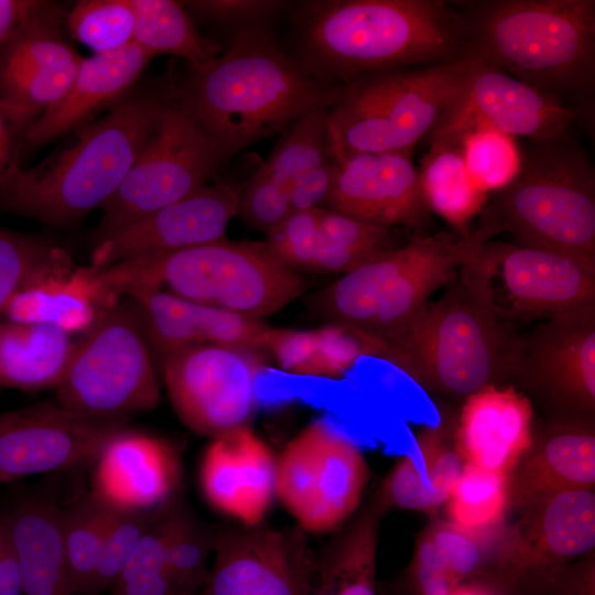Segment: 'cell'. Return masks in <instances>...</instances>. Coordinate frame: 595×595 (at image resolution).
<instances>
[{"mask_svg":"<svg viewBox=\"0 0 595 595\" xmlns=\"http://www.w3.org/2000/svg\"><path fill=\"white\" fill-rule=\"evenodd\" d=\"M289 13L291 54L328 84L470 57L451 1L313 0L293 4Z\"/></svg>","mask_w":595,"mask_h":595,"instance_id":"obj_1","label":"cell"},{"mask_svg":"<svg viewBox=\"0 0 595 595\" xmlns=\"http://www.w3.org/2000/svg\"><path fill=\"white\" fill-rule=\"evenodd\" d=\"M176 100L218 147L224 162L283 133L305 113L329 108L345 86L312 76L281 47L270 25L230 35L227 47L172 84Z\"/></svg>","mask_w":595,"mask_h":595,"instance_id":"obj_2","label":"cell"},{"mask_svg":"<svg viewBox=\"0 0 595 595\" xmlns=\"http://www.w3.org/2000/svg\"><path fill=\"white\" fill-rule=\"evenodd\" d=\"M468 55L589 115L595 93L594 0L451 1Z\"/></svg>","mask_w":595,"mask_h":595,"instance_id":"obj_3","label":"cell"},{"mask_svg":"<svg viewBox=\"0 0 595 595\" xmlns=\"http://www.w3.org/2000/svg\"><path fill=\"white\" fill-rule=\"evenodd\" d=\"M172 84L132 90L65 147L23 171L0 209L53 226L72 225L117 191L172 97Z\"/></svg>","mask_w":595,"mask_h":595,"instance_id":"obj_4","label":"cell"},{"mask_svg":"<svg viewBox=\"0 0 595 595\" xmlns=\"http://www.w3.org/2000/svg\"><path fill=\"white\" fill-rule=\"evenodd\" d=\"M476 230L570 258L595 272V169L569 130L521 147L515 178L489 195Z\"/></svg>","mask_w":595,"mask_h":595,"instance_id":"obj_5","label":"cell"},{"mask_svg":"<svg viewBox=\"0 0 595 595\" xmlns=\"http://www.w3.org/2000/svg\"><path fill=\"white\" fill-rule=\"evenodd\" d=\"M520 334L467 289L459 273L387 340L392 365L428 392L466 399L511 378Z\"/></svg>","mask_w":595,"mask_h":595,"instance_id":"obj_6","label":"cell"},{"mask_svg":"<svg viewBox=\"0 0 595 595\" xmlns=\"http://www.w3.org/2000/svg\"><path fill=\"white\" fill-rule=\"evenodd\" d=\"M100 270L120 296L134 290H164L259 320L282 310L305 291L300 273L277 259L264 241H234L226 237Z\"/></svg>","mask_w":595,"mask_h":595,"instance_id":"obj_7","label":"cell"},{"mask_svg":"<svg viewBox=\"0 0 595 595\" xmlns=\"http://www.w3.org/2000/svg\"><path fill=\"white\" fill-rule=\"evenodd\" d=\"M473 57L361 75L329 107L331 153L411 152L462 94Z\"/></svg>","mask_w":595,"mask_h":595,"instance_id":"obj_8","label":"cell"},{"mask_svg":"<svg viewBox=\"0 0 595 595\" xmlns=\"http://www.w3.org/2000/svg\"><path fill=\"white\" fill-rule=\"evenodd\" d=\"M483 242L476 229L456 239L415 235L407 245L378 253L312 295L311 306L328 323L387 339L458 273Z\"/></svg>","mask_w":595,"mask_h":595,"instance_id":"obj_9","label":"cell"},{"mask_svg":"<svg viewBox=\"0 0 595 595\" xmlns=\"http://www.w3.org/2000/svg\"><path fill=\"white\" fill-rule=\"evenodd\" d=\"M158 369L133 303L126 296L75 342L55 402L79 416L125 423L160 400Z\"/></svg>","mask_w":595,"mask_h":595,"instance_id":"obj_10","label":"cell"},{"mask_svg":"<svg viewBox=\"0 0 595 595\" xmlns=\"http://www.w3.org/2000/svg\"><path fill=\"white\" fill-rule=\"evenodd\" d=\"M458 273L474 296L511 324L595 302V272L564 256L512 242L480 244Z\"/></svg>","mask_w":595,"mask_h":595,"instance_id":"obj_11","label":"cell"},{"mask_svg":"<svg viewBox=\"0 0 595 595\" xmlns=\"http://www.w3.org/2000/svg\"><path fill=\"white\" fill-rule=\"evenodd\" d=\"M221 163L218 147L173 90L138 159L101 206L97 238L199 190Z\"/></svg>","mask_w":595,"mask_h":595,"instance_id":"obj_12","label":"cell"},{"mask_svg":"<svg viewBox=\"0 0 595 595\" xmlns=\"http://www.w3.org/2000/svg\"><path fill=\"white\" fill-rule=\"evenodd\" d=\"M368 478L360 448L325 419L309 423L275 457V496L305 532L342 528Z\"/></svg>","mask_w":595,"mask_h":595,"instance_id":"obj_13","label":"cell"},{"mask_svg":"<svg viewBox=\"0 0 595 595\" xmlns=\"http://www.w3.org/2000/svg\"><path fill=\"white\" fill-rule=\"evenodd\" d=\"M268 358L253 348L196 345L169 354L158 370L181 422L215 439L249 425L257 404L256 382Z\"/></svg>","mask_w":595,"mask_h":595,"instance_id":"obj_14","label":"cell"},{"mask_svg":"<svg viewBox=\"0 0 595 595\" xmlns=\"http://www.w3.org/2000/svg\"><path fill=\"white\" fill-rule=\"evenodd\" d=\"M510 380L531 392L552 421L594 424L595 302L520 334Z\"/></svg>","mask_w":595,"mask_h":595,"instance_id":"obj_15","label":"cell"},{"mask_svg":"<svg viewBox=\"0 0 595 595\" xmlns=\"http://www.w3.org/2000/svg\"><path fill=\"white\" fill-rule=\"evenodd\" d=\"M213 552L198 595H311L315 552L300 527L217 526Z\"/></svg>","mask_w":595,"mask_h":595,"instance_id":"obj_16","label":"cell"},{"mask_svg":"<svg viewBox=\"0 0 595 595\" xmlns=\"http://www.w3.org/2000/svg\"><path fill=\"white\" fill-rule=\"evenodd\" d=\"M126 426L79 416L57 402L0 412V484L94 464Z\"/></svg>","mask_w":595,"mask_h":595,"instance_id":"obj_17","label":"cell"},{"mask_svg":"<svg viewBox=\"0 0 595 595\" xmlns=\"http://www.w3.org/2000/svg\"><path fill=\"white\" fill-rule=\"evenodd\" d=\"M584 116L484 60L473 57L464 89L426 141L485 125L513 138L539 142L572 129Z\"/></svg>","mask_w":595,"mask_h":595,"instance_id":"obj_18","label":"cell"},{"mask_svg":"<svg viewBox=\"0 0 595 595\" xmlns=\"http://www.w3.org/2000/svg\"><path fill=\"white\" fill-rule=\"evenodd\" d=\"M240 186L204 185L188 196L100 238L90 266L104 269L151 255L170 253L225 238L237 216Z\"/></svg>","mask_w":595,"mask_h":595,"instance_id":"obj_19","label":"cell"},{"mask_svg":"<svg viewBox=\"0 0 595 595\" xmlns=\"http://www.w3.org/2000/svg\"><path fill=\"white\" fill-rule=\"evenodd\" d=\"M411 152L354 153L336 160L323 205L367 223L415 231L430 223Z\"/></svg>","mask_w":595,"mask_h":595,"instance_id":"obj_20","label":"cell"},{"mask_svg":"<svg viewBox=\"0 0 595 595\" xmlns=\"http://www.w3.org/2000/svg\"><path fill=\"white\" fill-rule=\"evenodd\" d=\"M266 246L295 272L347 273L393 248L391 228L317 207L267 232Z\"/></svg>","mask_w":595,"mask_h":595,"instance_id":"obj_21","label":"cell"},{"mask_svg":"<svg viewBox=\"0 0 595 595\" xmlns=\"http://www.w3.org/2000/svg\"><path fill=\"white\" fill-rule=\"evenodd\" d=\"M56 483L9 484L0 495V524L13 545L21 595H74L61 526Z\"/></svg>","mask_w":595,"mask_h":595,"instance_id":"obj_22","label":"cell"},{"mask_svg":"<svg viewBox=\"0 0 595 595\" xmlns=\"http://www.w3.org/2000/svg\"><path fill=\"white\" fill-rule=\"evenodd\" d=\"M93 465L90 491L111 508L154 510L183 491L175 447L129 426L108 442Z\"/></svg>","mask_w":595,"mask_h":595,"instance_id":"obj_23","label":"cell"},{"mask_svg":"<svg viewBox=\"0 0 595 595\" xmlns=\"http://www.w3.org/2000/svg\"><path fill=\"white\" fill-rule=\"evenodd\" d=\"M137 309L156 369L171 353L196 345H225L264 351L270 326L164 290L126 293Z\"/></svg>","mask_w":595,"mask_h":595,"instance_id":"obj_24","label":"cell"},{"mask_svg":"<svg viewBox=\"0 0 595 595\" xmlns=\"http://www.w3.org/2000/svg\"><path fill=\"white\" fill-rule=\"evenodd\" d=\"M328 109H314L290 126L266 161L240 186L237 216L244 223L269 232L291 216L290 198L298 182L332 156Z\"/></svg>","mask_w":595,"mask_h":595,"instance_id":"obj_25","label":"cell"},{"mask_svg":"<svg viewBox=\"0 0 595 595\" xmlns=\"http://www.w3.org/2000/svg\"><path fill=\"white\" fill-rule=\"evenodd\" d=\"M204 497L246 526L261 523L275 496V457L249 425L212 439L201 463Z\"/></svg>","mask_w":595,"mask_h":595,"instance_id":"obj_26","label":"cell"},{"mask_svg":"<svg viewBox=\"0 0 595 595\" xmlns=\"http://www.w3.org/2000/svg\"><path fill=\"white\" fill-rule=\"evenodd\" d=\"M120 298L100 269L90 264L77 267L73 262L44 270L25 281L10 298L0 317L83 336Z\"/></svg>","mask_w":595,"mask_h":595,"instance_id":"obj_27","label":"cell"},{"mask_svg":"<svg viewBox=\"0 0 595 595\" xmlns=\"http://www.w3.org/2000/svg\"><path fill=\"white\" fill-rule=\"evenodd\" d=\"M500 561L515 573L544 569L584 554L595 544V495L570 490L527 506Z\"/></svg>","mask_w":595,"mask_h":595,"instance_id":"obj_28","label":"cell"},{"mask_svg":"<svg viewBox=\"0 0 595 595\" xmlns=\"http://www.w3.org/2000/svg\"><path fill=\"white\" fill-rule=\"evenodd\" d=\"M532 407L512 385L488 386L465 399L454 440L465 463L509 474L530 447Z\"/></svg>","mask_w":595,"mask_h":595,"instance_id":"obj_29","label":"cell"},{"mask_svg":"<svg viewBox=\"0 0 595 595\" xmlns=\"http://www.w3.org/2000/svg\"><path fill=\"white\" fill-rule=\"evenodd\" d=\"M509 507H527L570 490H593L594 424L550 421L508 474Z\"/></svg>","mask_w":595,"mask_h":595,"instance_id":"obj_30","label":"cell"},{"mask_svg":"<svg viewBox=\"0 0 595 595\" xmlns=\"http://www.w3.org/2000/svg\"><path fill=\"white\" fill-rule=\"evenodd\" d=\"M154 56L134 42L113 52L80 58L66 95L39 117L25 147H40L94 120L127 97Z\"/></svg>","mask_w":595,"mask_h":595,"instance_id":"obj_31","label":"cell"},{"mask_svg":"<svg viewBox=\"0 0 595 595\" xmlns=\"http://www.w3.org/2000/svg\"><path fill=\"white\" fill-rule=\"evenodd\" d=\"M383 510L377 499L315 553L311 595H376L378 531Z\"/></svg>","mask_w":595,"mask_h":595,"instance_id":"obj_32","label":"cell"},{"mask_svg":"<svg viewBox=\"0 0 595 595\" xmlns=\"http://www.w3.org/2000/svg\"><path fill=\"white\" fill-rule=\"evenodd\" d=\"M74 346L72 336L57 328L0 317V387L54 390Z\"/></svg>","mask_w":595,"mask_h":595,"instance_id":"obj_33","label":"cell"},{"mask_svg":"<svg viewBox=\"0 0 595 595\" xmlns=\"http://www.w3.org/2000/svg\"><path fill=\"white\" fill-rule=\"evenodd\" d=\"M428 143L418 169L425 204L459 237H466L472 231V219L480 214L489 195L472 181L456 137L436 138Z\"/></svg>","mask_w":595,"mask_h":595,"instance_id":"obj_34","label":"cell"},{"mask_svg":"<svg viewBox=\"0 0 595 595\" xmlns=\"http://www.w3.org/2000/svg\"><path fill=\"white\" fill-rule=\"evenodd\" d=\"M485 541L450 520L434 522L414 551L413 574L420 593L448 595L478 570Z\"/></svg>","mask_w":595,"mask_h":595,"instance_id":"obj_35","label":"cell"},{"mask_svg":"<svg viewBox=\"0 0 595 595\" xmlns=\"http://www.w3.org/2000/svg\"><path fill=\"white\" fill-rule=\"evenodd\" d=\"M133 42L153 56L170 54L202 68L219 55L220 46L204 37L181 1L131 0Z\"/></svg>","mask_w":595,"mask_h":595,"instance_id":"obj_36","label":"cell"},{"mask_svg":"<svg viewBox=\"0 0 595 595\" xmlns=\"http://www.w3.org/2000/svg\"><path fill=\"white\" fill-rule=\"evenodd\" d=\"M166 567L180 591L199 593L205 586L217 526L201 521L190 509L183 491L165 505Z\"/></svg>","mask_w":595,"mask_h":595,"instance_id":"obj_37","label":"cell"},{"mask_svg":"<svg viewBox=\"0 0 595 595\" xmlns=\"http://www.w3.org/2000/svg\"><path fill=\"white\" fill-rule=\"evenodd\" d=\"M62 12L44 1L0 55V82L80 60L62 33Z\"/></svg>","mask_w":595,"mask_h":595,"instance_id":"obj_38","label":"cell"},{"mask_svg":"<svg viewBox=\"0 0 595 595\" xmlns=\"http://www.w3.org/2000/svg\"><path fill=\"white\" fill-rule=\"evenodd\" d=\"M109 506L91 491L60 509V526L74 595H91Z\"/></svg>","mask_w":595,"mask_h":595,"instance_id":"obj_39","label":"cell"},{"mask_svg":"<svg viewBox=\"0 0 595 595\" xmlns=\"http://www.w3.org/2000/svg\"><path fill=\"white\" fill-rule=\"evenodd\" d=\"M446 502L450 521L487 540L509 508L508 475L465 463Z\"/></svg>","mask_w":595,"mask_h":595,"instance_id":"obj_40","label":"cell"},{"mask_svg":"<svg viewBox=\"0 0 595 595\" xmlns=\"http://www.w3.org/2000/svg\"><path fill=\"white\" fill-rule=\"evenodd\" d=\"M450 137L458 139L466 170L482 192L490 195L504 188L519 172L521 147L516 138L485 125Z\"/></svg>","mask_w":595,"mask_h":595,"instance_id":"obj_41","label":"cell"},{"mask_svg":"<svg viewBox=\"0 0 595 595\" xmlns=\"http://www.w3.org/2000/svg\"><path fill=\"white\" fill-rule=\"evenodd\" d=\"M71 36L94 54L133 43L136 18L131 0H82L66 15Z\"/></svg>","mask_w":595,"mask_h":595,"instance_id":"obj_42","label":"cell"},{"mask_svg":"<svg viewBox=\"0 0 595 595\" xmlns=\"http://www.w3.org/2000/svg\"><path fill=\"white\" fill-rule=\"evenodd\" d=\"M72 262L65 250L47 239L0 226V314L25 281Z\"/></svg>","mask_w":595,"mask_h":595,"instance_id":"obj_43","label":"cell"},{"mask_svg":"<svg viewBox=\"0 0 595 595\" xmlns=\"http://www.w3.org/2000/svg\"><path fill=\"white\" fill-rule=\"evenodd\" d=\"M79 61L65 67L34 71L0 82V102L8 108L25 134L39 117L66 95Z\"/></svg>","mask_w":595,"mask_h":595,"instance_id":"obj_44","label":"cell"},{"mask_svg":"<svg viewBox=\"0 0 595 595\" xmlns=\"http://www.w3.org/2000/svg\"><path fill=\"white\" fill-rule=\"evenodd\" d=\"M158 511L159 508L147 511L109 507L91 595L110 589Z\"/></svg>","mask_w":595,"mask_h":595,"instance_id":"obj_45","label":"cell"},{"mask_svg":"<svg viewBox=\"0 0 595 595\" xmlns=\"http://www.w3.org/2000/svg\"><path fill=\"white\" fill-rule=\"evenodd\" d=\"M190 15L232 31L231 35L256 26L270 25L290 12L292 2L281 0H193L181 1Z\"/></svg>","mask_w":595,"mask_h":595,"instance_id":"obj_46","label":"cell"},{"mask_svg":"<svg viewBox=\"0 0 595 595\" xmlns=\"http://www.w3.org/2000/svg\"><path fill=\"white\" fill-rule=\"evenodd\" d=\"M316 329L294 331L271 327L264 351L279 367L298 376L316 377Z\"/></svg>","mask_w":595,"mask_h":595,"instance_id":"obj_47","label":"cell"},{"mask_svg":"<svg viewBox=\"0 0 595 595\" xmlns=\"http://www.w3.org/2000/svg\"><path fill=\"white\" fill-rule=\"evenodd\" d=\"M24 147L25 131L0 102V202L14 188L24 171L21 165Z\"/></svg>","mask_w":595,"mask_h":595,"instance_id":"obj_48","label":"cell"},{"mask_svg":"<svg viewBox=\"0 0 595 595\" xmlns=\"http://www.w3.org/2000/svg\"><path fill=\"white\" fill-rule=\"evenodd\" d=\"M336 171V160L327 158L301 177L291 198V215L323 207L331 191Z\"/></svg>","mask_w":595,"mask_h":595,"instance_id":"obj_49","label":"cell"},{"mask_svg":"<svg viewBox=\"0 0 595 595\" xmlns=\"http://www.w3.org/2000/svg\"><path fill=\"white\" fill-rule=\"evenodd\" d=\"M44 1L0 0V55Z\"/></svg>","mask_w":595,"mask_h":595,"instance_id":"obj_50","label":"cell"},{"mask_svg":"<svg viewBox=\"0 0 595 595\" xmlns=\"http://www.w3.org/2000/svg\"><path fill=\"white\" fill-rule=\"evenodd\" d=\"M0 595H21L15 552L9 534L0 524Z\"/></svg>","mask_w":595,"mask_h":595,"instance_id":"obj_51","label":"cell"},{"mask_svg":"<svg viewBox=\"0 0 595 595\" xmlns=\"http://www.w3.org/2000/svg\"><path fill=\"white\" fill-rule=\"evenodd\" d=\"M448 595H495V593L483 586L461 584Z\"/></svg>","mask_w":595,"mask_h":595,"instance_id":"obj_52","label":"cell"},{"mask_svg":"<svg viewBox=\"0 0 595 595\" xmlns=\"http://www.w3.org/2000/svg\"><path fill=\"white\" fill-rule=\"evenodd\" d=\"M199 593H182L180 595H198Z\"/></svg>","mask_w":595,"mask_h":595,"instance_id":"obj_53","label":"cell"}]
</instances>
